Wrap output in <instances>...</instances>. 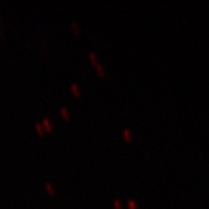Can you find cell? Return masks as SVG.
<instances>
[{
	"label": "cell",
	"instance_id": "5b68a950",
	"mask_svg": "<svg viewBox=\"0 0 209 209\" xmlns=\"http://www.w3.org/2000/svg\"><path fill=\"white\" fill-rule=\"evenodd\" d=\"M46 189L48 191V193H49L50 194H53V193L55 192V190H54V188H53V186H52V184H47V185H46Z\"/></svg>",
	"mask_w": 209,
	"mask_h": 209
},
{
	"label": "cell",
	"instance_id": "8992f818",
	"mask_svg": "<svg viewBox=\"0 0 209 209\" xmlns=\"http://www.w3.org/2000/svg\"><path fill=\"white\" fill-rule=\"evenodd\" d=\"M97 69H98V73H99V75H101V76H104V75H105V72H104L103 66H101V65H97Z\"/></svg>",
	"mask_w": 209,
	"mask_h": 209
},
{
	"label": "cell",
	"instance_id": "3957f363",
	"mask_svg": "<svg viewBox=\"0 0 209 209\" xmlns=\"http://www.w3.org/2000/svg\"><path fill=\"white\" fill-rule=\"evenodd\" d=\"M123 135H124V136H125V139L127 140H131V139H132V136H131V132L129 131L128 129H126V130H124V132H123Z\"/></svg>",
	"mask_w": 209,
	"mask_h": 209
},
{
	"label": "cell",
	"instance_id": "277c9868",
	"mask_svg": "<svg viewBox=\"0 0 209 209\" xmlns=\"http://www.w3.org/2000/svg\"><path fill=\"white\" fill-rule=\"evenodd\" d=\"M61 114H62V116L64 117V118H66V119H68L69 118V115H70V113H69V111H67V109H65V107H63V109H61Z\"/></svg>",
	"mask_w": 209,
	"mask_h": 209
},
{
	"label": "cell",
	"instance_id": "ba28073f",
	"mask_svg": "<svg viewBox=\"0 0 209 209\" xmlns=\"http://www.w3.org/2000/svg\"><path fill=\"white\" fill-rule=\"evenodd\" d=\"M36 129H37V131H39L38 133L42 134V131H43V130H42V127H41L39 124H36Z\"/></svg>",
	"mask_w": 209,
	"mask_h": 209
},
{
	"label": "cell",
	"instance_id": "6da1fadb",
	"mask_svg": "<svg viewBox=\"0 0 209 209\" xmlns=\"http://www.w3.org/2000/svg\"><path fill=\"white\" fill-rule=\"evenodd\" d=\"M44 126L46 127L48 132H50L52 130V124L48 119H44Z\"/></svg>",
	"mask_w": 209,
	"mask_h": 209
},
{
	"label": "cell",
	"instance_id": "7a4b0ae2",
	"mask_svg": "<svg viewBox=\"0 0 209 209\" xmlns=\"http://www.w3.org/2000/svg\"><path fill=\"white\" fill-rule=\"evenodd\" d=\"M71 91L74 93L75 95H80V88H78V86L77 84H73L71 86Z\"/></svg>",
	"mask_w": 209,
	"mask_h": 209
},
{
	"label": "cell",
	"instance_id": "52a82bcc",
	"mask_svg": "<svg viewBox=\"0 0 209 209\" xmlns=\"http://www.w3.org/2000/svg\"><path fill=\"white\" fill-rule=\"evenodd\" d=\"M89 57H90V59L93 61V63H96V62H97L96 55H95L94 53H90V54H89Z\"/></svg>",
	"mask_w": 209,
	"mask_h": 209
}]
</instances>
